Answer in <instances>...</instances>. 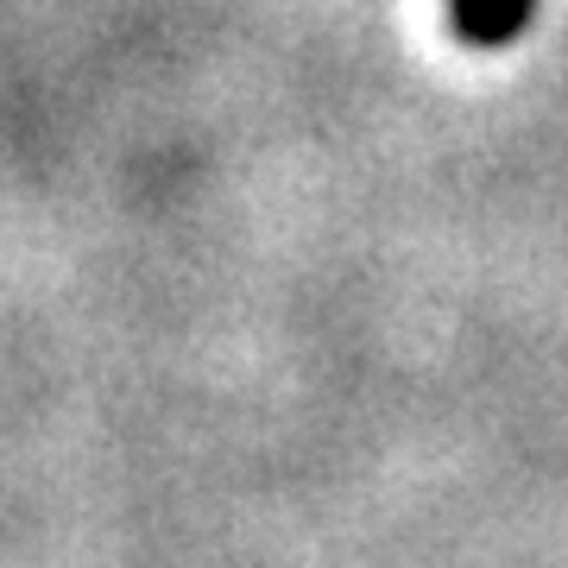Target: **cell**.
Returning a JSON list of instances; mask_svg holds the SVG:
<instances>
[{
	"mask_svg": "<svg viewBox=\"0 0 568 568\" xmlns=\"http://www.w3.org/2000/svg\"><path fill=\"white\" fill-rule=\"evenodd\" d=\"M544 0H448V20L467 44H487V51H506L537 26Z\"/></svg>",
	"mask_w": 568,
	"mask_h": 568,
	"instance_id": "cell-1",
	"label": "cell"
}]
</instances>
